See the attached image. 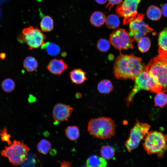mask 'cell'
I'll return each mask as SVG.
<instances>
[{
  "mask_svg": "<svg viewBox=\"0 0 167 167\" xmlns=\"http://www.w3.org/2000/svg\"><path fill=\"white\" fill-rule=\"evenodd\" d=\"M145 67L141 58L133 54L130 55L121 54L115 59L113 74L117 79L134 80Z\"/></svg>",
  "mask_w": 167,
  "mask_h": 167,
  "instance_id": "cell-1",
  "label": "cell"
},
{
  "mask_svg": "<svg viewBox=\"0 0 167 167\" xmlns=\"http://www.w3.org/2000/svg\"><path fill=\"white\" fill-rule=\"evenodd\" d=\"M114 121L111 118L99 117L92 118L88 125V131L93 137L102 139L114 136L116 127Z\"/></svg>",
  "mask_w": 167,
  "mask_h": 167,
  "instance_id": "cell-2",
  "label": "cell"
},
{
  "mask_svg": "<svg viewBox=\"0 0 167 167\" xmlns=\"http://www.w3.org/2000/svg\"><path fill=\"white\" fill-rule=\"evenodd\" d=\"M134 80V87L126 99L128 106L133 101L135 95L141 90H147L156 93L162 91L161 86L145 69L142 71Z\"/></svg>",
  "mask_w": 167,
  "mask_h": 167,
  "instance_id": "cell-3",
  "label": "cell"
},
{
  "mask_svg": "<svg viewBox=\"0 0 167 167\" xmlns=\"http://www.w3.org/2000/svg\"><path fill=\"white\" fill-rule=\"evenodd\" d=\"M145 69L161 86V92H167V58L157 56L151 59Z\"/></svg>",
  "mask_w": 167,
  "mask_h": 167,
  "instance_id": "cell-4",
  "label": "cell"
},
{
  "mask_svg": "<svg viewBox=\"0 0 167 167\" xmlns=\"http://www.w3.org/2000/svg\"><path fill=\"white\" fill-rule=\"evenodd\" d=\"M30 148L23 142L14 140L12 143L1 152L2 156L7 157L9 162L14 166L22 164L27 158Z\"/></svg>",
  "mask_w": 167,
  "mask_h": 167,
  "instance_id": "cell-5",
  "label": "cell"
},
{
  "mask_svg": "<svg viewBox=\"0 0 167 167\" xmlns=\"http://www.w3.org/2000/svg\"><path fill=\"white\" fill-rule=\"evenodd\" d=\"M145 137L143 146L148 154H158L167 149V134L151 131L148 132Z\"/></svg>",
  "mask_w": 167,
  "mask_h": 167,
  "instance_id": "cell-6",
  "label": "cell"
},
{
  "mask_svg": "<svg viewBox=\"0 0 167 167\" xmlns=\"http://www.w3.org/2000/svg\"><path fill=\"white\" fill-rule=\"evenodd\" d=\"M46 37L42 32L37 27L30 26L22 30L21 34L18 37L20 43H25L30 50L42 48L45 43Z\"/></svg>",
  "mask_w": 167,
  "mask_h": 167,
  "instance_id": "cell-7",
  "label": "cell"
},
{
  "mask_svg": "<svg viewBox=\"0 0 167 167\" xmlns=\"http://www.w3.org/2000/svg\"><path fill=\"white\" fill-rule=\"evenodd\" d=\"M151 127L148 123L137 121L131 129L130 135L125 143L128 151L130 152L137 148L142 140L148 132Z\"/></svg>",
  "mask_w": 167,
  "mask_h": 167,
  "instance_id": "cell-8",
  "label": "cell"
},
{
  "mask_svg": "<svg viewBox=\"0 0 167 167\" xmlns=\"http://www.w3.org/2000/svg\"><path fill=\"white\" fill-rule=\"evenodd\" d=\"M141 0H124L116 8L117 15L124 17L123 24L129 23L138 15L137 9Z\"/></svg>",
  "mask_w": 167,
  "mask_h": 167,
  "instance_id": "cell-9",
  "label": "cell"
},
{
  "mask_svg": "<svg viewBox=\"0 0 167 167\" xmlns=\"http://www.w3.org/2000/svg\"><path fill=\"white\" fill-rule=\"evenodd\" d=\"M144 17V14L140 13L129 23V34L133 41L138 42L141 37L153 30L143 21Z\"/></svg>",
  "mask_w": 167,
  "mask_h": 167,
  "instance_id": "cell-10",
  "label": "cell"
},
{
  "mask_svg": "<svg viewBox=\"0 0 167 167\" xmlns=\"http://www.w3.org/2000/svg\"><path fill=\"white\" fill-rule=\"evenodd\" d=\"M110 42L117 49L127 50L133 48V41L129 33L125 29L119 28L110 36Z\"/></svg>",
  "mask_w": 167,
  "mask_h": 167,
  "instance_id": "cell-11",
  "label": "cell"
},
{
  "mask_svg": "<svg viewBox=\"0 0 167 167\" xmlns=\"http://www.w3.org/2000/svg\"><path fill=\"white\" fill-rule=\"evenodd\" d=\"M73 111V108L70 105L62 103H58L54 107L52 117L55 122L67 121Z\"/></svg>",
  "mask_w": 167,
  "mask_h": 167,
  "instance_id": "cell-12",
  "label": "cell"
},
{
  "mask_svg": "<svg viewBox=\"0 0 167 167\" xmlns=\"http://www.w3.org/2000/svg\"><path fill=\"white\" fill-rule=\"evenodd\" d=\"M68 65L62 59H54L47 66V70L52 74L60 75L67 68Z\"/></svg>",
  "mask_w": 167,
  "mask_h": 167,
  "instance_id": "cell-13",
  "label": "cell"
},
{
  "mask_svg": "<svg viewBox=\"0 0 167 167\" xmlns=\"http://www.w3.org/2000/svg\"><path fill=\"white\" fill-rule=\"evenodd\" d=\"M158 55L167 58V28L162 30L159 34L158 38Z\"/></svg>",
  "mask_w": 167,
  "mask_h": 167,
  "instance_id": "cell-14",
  "label": "cell"
},
{
  "mask_svg": "<svg viewBox=\"0 0 167 167\" xmlns=\"http://www.w3.org/2000/svg\"><path fill=\"white\" fill-rule=\"evenodd\" d=\"M86 74V73L82 69H75L70 72L69 76L73 83L80 84L87 80Z\"/></svg>",
  "mask_w": 167,
  "mask_h": 167,
  "instance_id": "cell-15",
  "label": "cell"
},
{
  "mask_svg": "<svg viewBox=\"0 0 167 167\" xmlns=\"http://www.w3.org/2000/svg\"><path fill=\"white\" fill-rule=\"evenodd\" d=\"M107 166L106 160L96 155L89 156L86 162V167H107Z\"/></svg>",
  "mask_w": 167,
  "mask_h": 167,
  "instance_id": "cell-16",
  "label": "cell"
},
{
  "mask_svg": "<svg viewBox=\"0 0 167 167\" xmlns=\"http://www.w3.org/2000/svg\"><path fill=\"white\" fill-rule=\"evenodd\" d=\"M106 17L105 14L100 11H96L92 14L90 17L91 24L96 27H99L105 23Z\"/></svg>",
  "mask_w": 167,
  "mask_h": 167,
  "instance_id": "cell-17",
  "label": "cell"
},
{
  "mask_svg": "<svg viewBox=\"0 0 167 167\" xmlns=\"http://www.w3.org/2000/svg\"><path fill=\"white\" fill-rule=\"evenodd\" d=\"M146 14L148 19L152 21H157L160 19L162 13L160 9L154 5L150 6L148 8Z\"/></svg>",
  "mask_w": 167,
  "mask_h": 167,
  "instance_id": "cell-18",
  "label": "cell"
},
{
  "mask_svg": "<svg viewBox=\"0 0 167 167\" xmlns=\"http://www.w3.org/2000/svg\"><path fill=\"white\" fill-rule=\"evenodd\" d=\"M40 27L42 32H49L54 28V21L50 16H44L41 22Z\"/></svg>",
  "mask_w": 167,
  "mask_h": 167,
  "instance_id": "cell-19",
  "label": "cell"
},
{
  "mask_svg": "<svg viewBox=\"0 0 167 167\" xmlns=\"http://www.w3.org/2000/svg\"><path fill=\"white\" fill-rule=\"evenodd\" d=\"M23 65L24 68L27 71L32 72L37 68L38 63L35 58L28 56L24 59Z\"/></svg>",
  "mask_w": 167,
  "mask_h": 167,
  "instance_id": "cell-20",
  "label": "cell"
},
{
  "mask_svg": "<svg viewBox=\"0 0 167 167\" xmlns=\"http://www.w3.org/2000/svg\"><path fill=\"white\" fill-rule=\"evenodd\" d=\"M97 88L100 93L102 94H108L112 91L113 86L110 81L107 79H104L99 83Z\"/></svg>",
  "mask_w": 167,
  "mask_h": 167,
  "instance_id": "cell-21",
  "label": "cell"
},
{
  "mask_svg": "<svg viewBox=\"0 0 167 167\" xmlns=\"http://www.w3.org/2000/svg\"><path fill=\"white\" fill-rule=\"evenodd\" d=\"M67 137L71 140L77 139L80 135L79 127L76 126H67L65 130Z\"/></svg>",
  "mask_w": 167,
  "mask_h": 167,
  "instance_id": "cell-22",
  "label": "cell"
},
{
  "mask_svg": "<svg viewBox=\"0 0 167 167\" xmlns=\"http://www.w3.org/2000/svg\"><path fill=\"white\" fill-rule=\"evenodd\" d=\"M105 23L108 28L114 29L119 26L120 21L117 15L111 14L108 15L106 18Z\"/></svg>",
  "mask_w": 167,
  "mask_h": 167,
  "instance_id": "cell-23",
  "label": "cell"
},
{
  "mask_svg": "<svg viewBox=\"0 0 167 167\" xmlns=\"http://www.w3.org/2000/svg\"><path fill=\"white\" fill-rule=\"evenodd\" d=\"M137 42L138 49L141 52L145 53L149 50L151 46V42L148 37H142Z\"/></svg>",
  "mask_w": 167,
  "mask_h": 167,
  "instance_id": "cell-24",
  "label": "cell"
},
{
  "mask_svg": "<svg viewBox=\"0 0 167 167\" xmlns=\"http://www.w3.org/2000/svg\"><path fill=\"white\" fill-rule=\"evenodd\" d=\"M154 105L163 108L167 104V94L161 92L157 93L154 98Z\"/></svg>",
  "mask_w": 167,
  "mask_h": 167,
  "instance_id": "cell-25",
  "label": "cell"
},
{
  "mask_svg": "<svg viewBox=\"0 0 167 167\" xmlns=\"http://www.w3.org/2000/svg\"><path fill=\"white\" fill-rule=\"evenodd\" d=\"M51 148V144L50 142L45 139H41L37 145L38 150L43 154H47Z\"/></svg>",
  "mask_w": 167,
  "mask_h": 167,
  "instance_id": "cell-26",
  "label": "cell"
},
{
  "mask_svg": "<svg viewBox=\"0 0 167 167\" xmlns=\"http://www.w3.org/2000/svg\"><path fill=\"white\" fill-rule=\"evenodd\" d=\"M101 153L102 157L105 160L112 159L115 154V151L111 147L108 146H103L101 150Z\"/></svg>",
  "mask_w": 167,
  "mask_h": 167,
  "instance_id": "cell-27",
  "label": "cell"
},
{
  "mask_svg": "<svg viewBox=\"0 0 167 167\" xmlns=\"http://www.w3.org/2000/svg\"><path fill=\"white\" fill-rule=\"evenodd\" d=\"M43 48H46L47 53L52 56L57 55L60 51L59 47L57 44L54 43H46Z\"/></svg>",
  "mask_w": 167,
  "mask_h": 167,
  "instance_id": "cell-28",
  "label": "cell"
},
{
  "mask_svg": "<svg viewBox=\"0 0 167 167\" xmlns=\"http://www.w3.org/2000/svg\"><path fill=\"white\" fill-rule=\"evenodd\" d=\"M3 90L6 92H10L15 88V83L13 80L10 78L4 79L2 84Z\"/></svg>",
  "mask_w": 167,
  "mask_h": 167,
  "instance_id": "cell-29",
  "label": "cell"
},
{
  "mask_svg": "<svg viewBox=\"0 0 167 167\" xmlns=\"http://www.w3.org/2000/svg\"><path fill=\"white\" fill-rule=\"evenodd\" d=\"M110 42L108 40L104 38L99 39L97 44L98 49L102 52L108 51L110 47Z\"/></svg>",
  "mask_w": 167,
  "mask_h": 167,
  "instance_id": "cell-30",
  "label": "cell"
},
{
  "mask_svg": "<svg viewBox=\"0 0 167 167\" xmlns=\"http://www.w3.org/2000/svg\"><path fill=\"white\" fill-rule=\"evenodd\" d=\"M0 136L2 141L6 142L9 145L12 143L10 140L11 135L7 133L6 127L0 131Z\"/></svg>",
  "mask_w": 167,
  "mask_h": 167,
  "instance_id": "cell-31",
  "label": "cell"
},
{
  "mask_svg": "<svg viewBox=\"0 0 167 167\" xmlns=\"http://www.w3.org/2000/svg\"><path fill=\"white\" fill-rule=\"evenodd\" d=\"M109 3L107 5L106 7L109 6V9L112 8L114 5H119L122 2L123 0H108Z\"/></svg>",
  "mask_w": 167,
  "mask_h": 167,
  "instance_id": "cell-32",
  "label": "cell"
},
{
  "mask_svg": "<svg viewBox=\"0 0 167 167\" xmlns=\"http://www.w3.org/2000/svg\"><path fill=\"white\" fill-rule=\"evenodd\" d=\"M161 11L163 15L167 17V3L163 4L161 8Z\"/></svg>",
  "mask_w": 167,
  "mask_h": 167,
  "instance_id": "cell-33",
  "label": "cell"
},
{
  "mask_svg": "<svg viewBox=\"0 0 167 167\" xmlns=\"http://www.w3.org/2000/svg\"><path fill=\"white\" fill-rule=\"evenodd\" d=\"M60 167H71V164L69 162H63L61 163Z\"/></svg>",
  "mask_w": 167,
  "mask_h": 167,
  "instance_id": "cell-34",
  "label": "cell"
},
{
  "mask_svg": "<svg viewBox=\"0 0 167 167\" xmlns=\"http://www.w3.org/2000/svg\"><path fill=\"white\" fill-rule=\"evenodd\" d=\"M108 0H95L96 1L98 4H105Z\"/></svg>",
  "mask_w": 167,
  "mask_h": 167,
  "instance_id": "cell-35",
  "label": "cell"
},
{
  "mask_svg": "<svg viewBox=\"0 0 167 167\" xmlns=\"http://www.w3.org/2000/svg\"><path fill=\"white\" fill-rule=\"evenodd\" d=\"M6 57V54L4 53H0V58L3 60L5 59Z\"/></svg>",
  "mask_w": 167,
  "mask_h": 167,
  "instance_id": "cell-36",
  "label": "cell"
},
{
  "mask_svg": "<svg viewBox=\"0 0 167 167\" xmlns=\"http://www.w3.org/2000/svg\"><path fill=\"white\" fill-rule=\"evenodd\" d=\"M84 167V166H83V167Z\"/></svg>",
  "mask_w": 167,
  "mask_h": 167,
  "instance_id": "cell-37",
  "label": "cell"
}]
</instances>
